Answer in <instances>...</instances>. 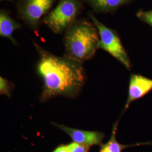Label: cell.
Returning a JSON list of instances; mask_svg holds the SVG:
<instances>
[{"instance_id": "14", "label": "cell", "mask_w": 152, "mask_h": 152, "mask_svg": "<svg viewBox=\"0 0 152 152\" xmlns=\"http://www.w3.org/2000/svg\"><path fill=\"white\" fill-rule=\"evenodd\" d=\"M53 152H69L67 145H61L56 148Z\"/></svg>"}, {"instance_id": "2", "label": "cell", "mask_w": 152, "mask_h": 152, "mask_svg": "<svg viewBox=\"0 0 152 152\" xmlns=\"http://www.w3.org/2000/svg\"><path fill=\"white\" fill-rule=\"evenodd\" d=\"M95 26L86 20L75 22L65 34L66 56L82 63L99 49L100 38Z\"/></svg>"}, {"instance_id": "10", "label": "cell", "mask_w": 152, "mask_h": 152, "mask_svg": "<svg viewBox=\"0 0 152 152\" xmlns=\"http://www.w3.org/2000/svg\"><path fill=\"white\" fill-rule=\"evenodd\" d=\"M20 25L13 20L9 14L5 11H1L0 14V35L1 37L9 38L16 44L12 37L14 31L20 27Z\"/></svg>"}, {"instance_id": "11", "label": "cell", "mask_w": 152, "mask_h": 152, "mask_svg": "<svg viewBox=\"0 0 152 152\" xmlns=\"http://www.w3.org/2000/svg\"><path fill=\"white\" fill-rule=\"evenodd\" d=\"M69 152H88L90 147L73 142L67 145Z\"/></svg>"}, {"instance_id": "13", "label": "cell", "mask_w": 152, "mask_h": 152, "mask_svg": "<svg viewBox=\"0 0 152 152\" xmlns=\"http://www.w3.org/2000/svg\"><path fill=\"white\" fill-rule=\"evenodd\" d=\"M0 91L1 95H6L7 96H10V87L9 82L3 78H0Z\"/></svg>"}, {"instance_id": "1", "label": "cell", "mask_w": 152, "mask_h": 152, "mask_svg": "<svg viewBox=\"0 0 152 152\" xmlns=\"http://www.w3.org/2000/svg\"><path fill=\"white\" fill-rule=\"evenodd\" d=\"M35 45L39 53L38 72L44 81L42 99L58 95L72 97L77 95L85 81L81 63L66 56H55Z\"/></svg>"}, {"instance_id": "7", "label": "cell", "mask_w": 152, "mask_h": 152, "mask_svg": "<svg viewBox=\"0 0 152 152\" xmlns=\"http://www.w3.org/2000/svg\"><path fill=\"white\" fill-rule=\"evenodd\" d=\"M152 90V80L140 75H132L130 80L128 98L124 112L129 108L132 102L144 97Z\"/></svg>"}, {"instance_id": "12", "label": "cell", "mask_w": 152, "mask_h": 152, "mask_svg": "<svg viewBox=\"0 0 152 152\" xmlns=\"http://www.w3.org/2000/svg\"><path fill=\"white\" fill-rule=\"evenodd\" d=\"M137 16L140 20H141V21L146 23L152 27V10H140L137 12Z\"/></svg>"}, {"instance_id": "9", "label": "cell", "mask_w": 152, "mask_h": 152, "mask_svg": "<svg viewBox=\"0 0 152 152\" xmlns=\"http://www.w3.org/2000/svg\"><path fill=\"white\" fill-rule=\"evenodd\" d=\"M98 12L114 11L122 6L130 4L134 0H85Z\"/></svg>"}, {"instance_id": "4", "label": "cell", "mask_w": 152, "mask_h": 152, "mask_svg": "<svg viewBox=\"0 0 152 152\" xmlns=\"http://www.w3.org/2000/svg\"><path fill=\"white\" fill-rule=\"evenodd\" d=\"M90 18L98 29L100 38L99 48L113 56L127 69H130V60L118 34L102 23L94 15L90 14Z\"/></svg>"}, {"instance_id": "3", "label": "cell", "mask_w": 152, "mask_h": 152, "mask_svg": "<svg viewBox=\"0 0 152 152\" xmlns=\"http://www.w3.org/2000/svg\"><path fill=\"white\" fill-rule=\"evenodd\" d=\"M81 9L80 0H60L54 9L44 17L42 22L55 33H62L75 23Z\"/></svg>"}, {"instance_id": "8", "label": "cell", "mask_w": 152, "mask_h": 152, "mask_svg": "<svg viewBox=\"0 0 152 152\" xmlns=\"http://www.w3.org/2000/svg\"><path fill=\"white\" fill-rule=\"evenodd\" d=\"M118 121L116 122V123H115L113 125L112 135L110 139L106 144H102L101 145V148L99 152H122L125 149L129 147L152 144V142H139L131 145H124L120 144L116 139V133L118 128Z\"/></svg>"}, {"instance_id": "6", "label": "cell", "mask_w": 152, "mask_h": 152, "mask_svg": "<svg viewBox=\"0 0 152 152\" xmlns=\"http://www.w3.org/2000/svg\"><path fill=\"white\" fill-rule=\"evenodd\" d=\"M55 126L64 131L75 142L88 147L92 145H102L105 135L98 131H88L69 128L64 125L53 123Z\"/></svg>"}, {"instance_id": "5", "label": "cell", "mask_w": 152, "mask_h": 152, "mask_svg": "<svg viewBox=\"0 0 152 152\" xmlns=\"http://www.w3.org/2000/svg\"><path fill=\"white\" fill-rule=\"evenodd\" d=\"M54 2V0H23L19 7V14L25 22L35 27Z\"/></svg>"}]
</instances>
